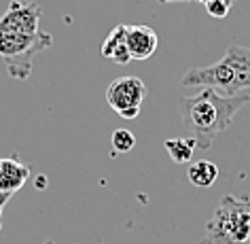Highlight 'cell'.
I'll return each instance as SVG.
<instances>
[{"instance_id": "1", "label": "cell", "mask_w": 250, "mask_h": 244, "mask_svg": "<svg viewBox=\"0 0 250 244\" xmlns=\"http://www.w3.org/2000/svg\"><path fill=\"white\" fill-rule=\"evenodd\" d=\"M41 7L36 2L13 0L0 17V60L17 81L32 74L34 55L53 45V36L41 30Z\"/></svg>"}, {"instance_id": "2", "label": "cell", "mask_w": 250, "mask_h": 244, "mask_svg": "<svg viewBox=\"0 0 250 244\" xmlns=\"http://www.w3.org/2000/svg\"><path fill=\"white\" fill-rule=\"evenodd\" d=\"M248 102L250 96H221L210 87H204L197 96L180 98V123L187 136L195 140L197 149L208 151L216 136L231 128L235 115Z\"/></svg>"}, {"instance_id": "3", "label": "cell", "mask_w": 250, "mask_h": 244, "mask_svg": "<svg viewBox=\"0 0 250 244\" xmlns=\"http://www.w3.org/2000/svg\"><path fill=\"white\" fill-rule=\"evenodd\" d=\"M183 87H210L221 96H237L250 87V47L233 43L227 53L212 66H199L187 70L180 81Z\"/></svg>"}, {"instance_id": "4", "label": "cell", "mask_w": 250, "mask_h": 244, "mask_svg": "<svg viewBox=\"0 0 250 244\" xmlns=\"http://www.w3.org/2000/svg\"><path fill=\"white\" fill-rule=\"evenodd\" d=\"M199 244H250V196H223Z\"/></svg>"}, {"instance_id": "5", "label": "cell", "mask_w": 250, "mask_h": 244, "mask_svg": "<svg viewBox=\"0 0 250 244\" xmlns=\"http://www.w3.org/2000/svg\"><path fill=\"white\" fill-rule=\"evenodd\" d=\"M146 96V85L138 77H119L106 89V102L119 117L136 119Z\"/></svg>"}, {"instance_id": "6", "label": "cell", "mask_w": 250, "mask_h": 244, "mask_svg": "<svg viewBox=\"0 0 250 244\" xmlns=\"http://www.w3.org/2000/svg\"><path fill=\"white\" fill-rule=\"evenodd\" d=\"M125 43H127L129 58L136 62H142V60H148L155 53V49L159 45V36L148 26H127Z\"/></svg>"}, {"instance_id": "7", "label": "cell", "mask_w": 250, "mask_h": 244, "mask_svg": "<svg viewBox=\"0 0 250 244\" xmlns=\"http://www.w3.org/2000/svg\"><path fill=\"white\" fill-rule=\"evenodd\" d=\"M30 166H26L17 155L0 157V191L13 196L28 183Z\"/></svg>"}, {"instance_id": "8", "label": "cell", "mask_w": 250, "mask_h": 244, "mask_svg": "<svg viewBox=\"0 0 250 244\" xmlns=\"http://www.w3.org/2000/svg\"><path fill=\"white\" fill-rule=\"evenodd\" d=\"M125 34H127V26L119 23V26L110 30V34L106 36V41L102 43V55L119 66H125L132 62L129 51H127V43H125Z\"/></svg>"}, {"instance_id": "9", "label": "cell", "mask_w": 250, "mask_h": 244, "mask_svg": "<svg viewBox=\"0 0 250 244\" xmlns=\"http://www.w3.org/2000/svg\"><path fill=\"white\" fill-rule=\"evenodd\" d=\"M187 177H189L191 185L208 189V187H212L216 183L218 168H216V164H212V161H208V159H199V161H193V164L189 166Z\"/></svg>"}, {"instance_id": "10", "label": "cell", "mask_w": 250, "mask_h": 244, "mask_svg": "<svg viewBox=\"0 0 250 244\" xmlns=\"http://www.w3.org/2000/svg\"><path fill=\"white\" fill-rule=\"evenodd\" d=\"M166 151L167 155L172 157L174 164H189V161L193 159V153H195V140L189 138V136H178V138H170L164 142Z\"/></svg>"}, {"instance_id": "11", "label": "cell", "mask_w": 250, "mask_h": 244, "mask_svg": "<svg viewBox=\"0 0 250 244\" xmlns=\"http://www.w3.org/2000/svg\"><path fill=\"white\" fill-rule=\"evenodd\" d=\"M110 147H112V153H129L132 149L136 147V136L125 128H117L110 136Z\"/></svg>"}, {"instance_id": "12", "label": "cell", "mask_w": 250, "mask_h": 244, "mask_svg": "<svg viewBox=\"0 0 250 244\" xmlns=\"http://www.w3.org/2000/svg\"><path fill=\"white\" fill-rule=\"evenodd\" d=\"M204 7H206V11H208V15L218 17V20L227 17V15H229V11H231V4H229V2H225V0H208V2H206Z\"/></svg>"}, {"instance_id": "13", "label": "cell", "mask_w": 250, "mask_h": 244, "mask_svg": "<svg viewBox=\"0 0 250 244\" xmlns=\"http://www.w3.org/2000/svg\"><path fill=\"white\" fill-rule=\"evenodd\" d=\"M9 200H11L9 193H2V191H0V229H2V208L7 206Z\"/></svg>"}, {"instance_id": "14", "label": "cell", "mask_w": 250, "mask_h": 244, "mask_svg": "<svg viewBox=\"0 0 250 244\" xmlns=\"http://www.w3.org/2000/svg\"><path fill=\"white\" fill-rule=\"evenodd\" d=\"M36 187H39V189H42V187H47V177H42V174H41V177L36 178Z\"/></svg>"}, {"instance_id": "15", "label": "cell", "mask_w": 250, "mask_h": 244, "mask_svg": "<svg viewBox=\"0 0 250 244\" xmlns=\"http://www.w3.org/2000/svg\"><path fill=\"white\" fill-rule=\"evenodd\" d=\"M159 2H178V0H159ZM180 2H191V0H180ZM197 2L206 4V2H208V0H197Z\"/></svg>"}, {"instance_id": "16", "label": "cell", "mask_w": 250, "mask_h": 244, "mask_svg": "<svg viewBox=\"0 0 250 244\" xmlns=\"http://www.w3.org/2000/svg\"><path fill=\"white\" fill-rule=\"evenodd\" d=\"M45 244H55V242H53V240H47V242H45Z\"/></svg>"}, {"instance_id": "17", "label": "cell", "mask_w": 250, "mask_h": 244, "mask_svg": "<svg viewBox=\"0 0 250 244\" xmlns=\"http://www.w3.org/2000/svg\"><path fill=\"white\" fill-rule=\"evenodd\" d=\"M225 2H229V4H233V0H225Z\"/></svg>"}]
</instances>
